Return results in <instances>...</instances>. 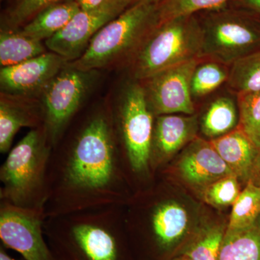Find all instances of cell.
<instances>
[{
  "label": "cell",
  "instance_id": "6da1fadb",
  "mask_svg": "<svg viewBox=\"0 0 260 260\" xmlns=\"http://www.w3.org/2000/svg\"><path fill=\"white\" fill-rule=\"evenodd\" d=\"M78 121L51 150L47 218L125 206L131 199L110 108L95 109Z\"/></svg>",
  "mask_w": 260,
  "mask_h": 260
},
{
  "label": "cell",
  "instance_id": "7a4b0ae2",
  "mask_svg": "<svg viewBox=\"0 0 260 260\" xmlns=\"http://www.w3.org/2000/svg\"><path fill=\"white\" fill-rule=\"evenodd\" d=\"M124 206L47 217L44 225L54 260H123Z\"/></svg>",
  "mask_w": 260,
  "mask_h": 260
},
{
  "label": "cell",
  "instance_id": "3957f363",
  "mask_svg": "<svg viewBox=\"0 0 260 260\" xmlns=\"http://www.w3.org/2000/svg\"><path fill=\"white\" fill-rule=\"evenodd\" d=\"M158 23V3H135L103 27L83 55L68 64L85 71L129 64Z\"/></svg>",
  "mask_w": 260,
  "mask_h": 260
},
{
  "label": "cell",
  "instance_id": "277c9868",
  "mask_svg": "<svg viewBox=\"0 0 260 260\" xmlns=\"http://www.w3.org/2000/svg\"><path fill=\"white\" fill-rule=\"evenodd\" d=\"M51 150L43 126L30 129L10 149L0 167V201L28 209H45Z\"/></svg>",
  "mask_w": 260,
  "mask_h": 260
},
{
  "label": "cell",
  "instance_id": "5b68a950",
  "mask_svg": "<svg viewBox=\"0 0 260 260\" xmlns=\"http://www.w3.org/2000/svg\"><path fill=\"white\" fill-rule=\"evenodd\" d=\"M111 112L121 164L130 186L133 183L148 182L153 176L150 158L155 116L142 83L133 80L126 84Z\"/></svg>",
  "mask_w": 260,
  "mask_h": 260
},
{
  "label": "cell",
  "instance_id": "8992f818",
  "mask_svg": "<svg viewBox=\"0 0 260 260\" xmlns=\"http://www.w3.org/2000/svg\"><path fill=\"white\" fill-rule=\"evenodd\" d=\"M203 34L196 15L158 24L129 63L133 80L143 81L162 70L203 59Z\"/></svg>",
  "mask_w": 260,
  "mask_h": 260
},
{
  "label": "cell",
  "instance_id": "52a82bcc",
  "mask_svg": "<svg viewBox=\"0 0 260 260\" xmlns=\"http://www.w3.org/2000/svg\"><path fill=\"white\" fill-rule=\"evenodd\" d=\"M203 59L231 66L260 49V23L252 14L226 6L203 12Z\"/></svg>",
  "mask_w": 260,
  "mask_h": 260
},
{
  "label": "cell",
  "instance_id": "ba28073f",
  "mask_svg": "<svg viewBox=\"0 0 260 260\" xmlns=\"http://www.w3.org/2000/svg\"><path fill=\"white\" fill-rule=\"evenodd\" d=\"M97 71H85L67 64L40 98L44 129L52 148L78 115L96 81Z\"/></svg>",
  "mask_w": 260,
  "mask_h": 260
},
{
  "label": "cell",
  "instance_id": "9c48e42d",
  "mask_svg": "<svg viewBox=\"0 0 260 260\" xmlns=\"http://www.w3.org/2000/svg\"><path fill=\"white\" fill-rule=\"evenodd\" d=\"M45 209H28L0 201V239L25 260H54L44 239Z\"/></svg>",
  "mask_w": 260,
  "mask_h": 260
},
{
  "label": "cell",
  "instance_id": "30bf717a",
  "mask_svg": "<svg viewBox=\"0 0 260 260\" xmlns=\"http://www.w3.org/2000/svg\"><path fill=\"white\" fill-rule=\"evenodd\" d=\"M133 4V0H107L93 9L80 10L62 30L44 42L46 47L68 62L75 61L83 55L103 27Z\"/></svg>",
  "mask_w": 260,
  "mask_h": 260
},
{
  "label": "cell",
  "instance_id": "8fae6325",
  "mask_svg": "<svg viewBox=\"0 0 260 260\" xmlns=\"http://www.w3.org/2000/svg\"><path fill=\"white\" fill-rule=\"evenodd\" d=\"M203 59H192L172 67L140 82L154 116L194 114L191 80Z\"/></svg>",
  "mask_w": 260,
  "mask_h": 260
},
{
  "label": "cell",
  "instance_id": "7c38bea8",
  "mask_svg": "<svg viewBox=\"0 0 260 260\" xmlns=\"http://www.w3.org/2000/svg\"><path fill=\"white\" fill-rule=\"evenodd\" d=\"M68 63L62 56L48 51L20 64L1 68V93L40 99L48 85Z\"/></svg>",
  "mask_w": 260,
  "mask_h": 260
},
{
  "label": "cell",
  "instance_id": "4fadbf2b",
  "mask_svg": "<svg viewBox=\"0 0 260 260\" xmlns=\"http://www.w3.org/2000/svg\"><path fill=\"white\" fill-rule=\"evenodd\" d=\"M145 203L137 207L152 242L161 252L172 251L190 234L189 213L174 200L152 198Z\"/></svg>",
  "mask_w": 260,
  "mask_h": 260
},
{
  "label": "cell",
  "instance_id": "5bb4252c",
  "mask_svg": "<svg viewBox=\"0 0 260 260\" xmlns=\"http://www.w3.org/2000/svg\"><path fill=\"white\" fill-rule=\"evenodd\" d=\"M200 123L195 114L157 116L154 121L150 165L152 173L170 161L181 150L198 138Z\"/></svg>",
  "mask_w": 260,
  "mask_h": 260
},
{
  "label": "cell",
  "instance_id": "9a60e30c",
  "mask_svg": "<svg viewBox=\"0 0 260 260\" xmlns=\"http://www.w3.org/2000/svg\"><path fill=\"white\" fill-rule=\"evenodd\" d=\"M175 171L181 180L199 192L212 183L234 174L210 140L198 137L181 152Z\"/></svg>",
  "mask_w": 260,
  "mask_h": 260
},
{
  "label": "cell",
  "instance_id": "2e32d148",
  "mask_svg": "<svg viewBox=\"0 0 260 260\" xmlns=\"http://www.w3.org/2000/svg\"><path fill=\"white\" fill-rule=\"evenodd\" d=\"M44 125L40 99H25L0 93V152H9L19 130Z\"/></svg>",
  "mask_w": 260,
  "mask_h": 260
},
{
  "label": "cell",
  "instance_id": "e0dca14e",
  "mask_svg": "<svg viewBox=\"0 0 260 260\" xmlns=\"http://www.w3.org/2000/svg\"><path fill=\"white\" fill-rule=\"evenodd\" d=\"M210 141L239 180H250L259 148L240 128Z\"/></svg>",
  "mask_w": 260,
  "mask_h": 260
},
{
  "label": "cell",
  "instance_id": "ac0fdd59",
  "mask_svg": "<svg viewBox=\"0 0 260 260\" xmlns=\"http://www.w3.org/2000/svg\"><path fill=\"white\" fill-rule=\"evenodd\" d=\"M80 10L75 0L51 5L18 30L26 37L45 42L62 30Z\"/></svg>",
  "mask_w": 260,
  "mask_h": 260
},
{
  "label": "cell",
  "instance_id": "d6986e66",
  "mask_svg": "<svg viewBox=\"0 0 260 260\" xmlns=\"http://www.w3.org/2000/svg\"><path fill=\"white\" fill-rule=\"evenodd\" d=\"M218 260H260V216L249 226L227 228Z\"/></svg>",
  "mask_w": 260,
  "mask_h": 260
},
{
  "label": "cell",
  "instance_id": "ffe728a7",
  "mask_svg": "<svg viewBox=\"0 0 260 260\" xmlns=\"http://www.w3.org/2000/svg\"><path fill=\"white\" fill-rule=\"evenodd\" d=\"M227 225L207 224L190 233L181 244L179 254L189 260H218Z\"/></svg>",
  "mask_w": 260,
  "mask_h": 260
},
{
  "label": "cell",
  "instance_id": "44dd1931",
  "mask_svg": "<svg viewBox=\"0 0 260 260\" xmlns=\"http://www.w3.org/2000/svg\"><path fill=\"white\" fill-rule=\"evenodd\" d=\"M237 104L232 98L220 96L214 99L199 121L200 129L209 140L230 133L239 125Z\"/></svg>",
  "mask_w": 260,
  "mask_h": 260
},
{
  "label": "cell",
  "instance_id": "7402d4cb",
  "mask_svg": "<svg viewBox=\"0 0 260 260\" xmlns=\"http://www.w3.org/2000/svg\"><path fill=\"white\" fill-rule=\"evenodd\" d=\"M48 51L45 43L26 37L18 30L0 32L1 68L20 64Z\"/></svg>",
  "mask_w": 260,
  "mask_h": 260
},
{
  "label": "cell",
  "instance_id": "603a6c76",
  "mask_svg": "<svg viewBox=\"0 0 260 260\" xmlns=\"http://www.w3.org/2000/svg\"><path fill=\"white\" fill-rule=\"evenodd\" d=\"M227 83L237 95L260 90V49L231 65Z\"/></svg>",
  "mask_w": 260,
  "mask_h": 260
},
{
  "label": "cell",
  "instance_id": "cb8c5ba5",
  "mask_svg": "<svg viewBox=\"0 0 260 260\" xmlns=\"http://www.w3.org/2000/svg\"><path fill=\"white\" fill-rule=\"evenodd\" d=\"M232 206L227 228L242 229L254 223L260 216V185L248 181Z\"/></svg>",
  "mask_w": 260,
  "mask_h": 260
},
{
  "label": "cell",
  "instance_id": "d4e9b609",
  "mask_svg": "<svg viewBox=\"0 0 260 260\" xmlns=\"http://www.w3.org/2000/svg\"><path fill=\"white\" fill-rule=\"evenodd\" d=\"M226 65L203 59L195 68L191 80V92L194 100L209 95L229 79Z\"/></svg>",
  "mask_w": 260,
  "mask_h": 260
},
{
  "label": "cell",
  "instance_id": "484cf974",
  "mask_svg": "<svg viewBox=\"0 0 260 260\" xmlns=\"http://www.w3.org/2000/svg\"><path fill=\"white\" fill-rule=\"evenodd\" d=\"M233 0H160L158 3V24L184 15L218 9Z\"/></svg>",
  "mask_w": 260,
  "mask_h": 260
},
{
  "label": "cell",
  "instance_id": "4316f807",
  "mask_svg": "<svg viewBox=\"0 0 260 260\" xmlns=\"http://www.w3.org/2000/svg\"><path fill=\"white\" fill-rule=\"evenodd\" d=\"M69 0H18L2 17L1 30H16L51 5Z\"/></svg>",
  "mask_w": 260,
  "mask_h": 260
},
{
  "label": "cell",
  "instance_id": "83f0119b",
  "mask_svg": "<svg viewBox=\"0 0 260 260\" xmlns=\"http://www.w3.org/2000/svg\"><path fill=\"white\" fill-rule=\"evenodd\" d=\"M237 95L239 114L238 127L260 149V90Z\"/></svg>",
  "mask_w": 260,
  "mask_h": 260
},
{
  "label": "cell",
  "instance_id": "f1b7e54d",
  "mask_svg": "<svg viewBox=\"0 0 260 260\" xmlns=\"http://www.w3.org/2000/svg\"><path fill=\"white\" fill-rule=\"evenodd\" d=\"M239 181L235 174H231L207 186L200 191V197L205 203L214 208L231 206L240 194Z\"/></svg>",
  "mask_w": 260,
  "mask_h": 260
},
{
  "label": "cell",
  "instance_id": "f546056e",
  "mask_svg": "<svg viewBox=\"0 0 260 260\" xmlns=\"http://www.w3.org/2000/svg\"><path fill=\"white\" fill-rule=\"evenodd\" d=\"M230 4L233 8L260 16V0H233Z\"/></svg>",
  "mask_w": 260,
  "mask_h": 260
},
{
  "label": "cell",
  "instance_id": "4dcf8cb0",
  "mask_svg": "<svg viewBox=\"0 0 260 260\" xmlns=\"http://www.w3.org/2000/svg\"><path fill=\"white\" fill-rule=\"evenodd\" d=\"M79 5L80 10H85L93 9L100 6L107 0H75Z\"/></svg>",
  "mask_w": 260,
  "mask_h": 260
},
{
  "label": "cell",
  "instance_id": "1f68e13d",
  "mask_svg": "<svg viewBox=\"0 0 260 260\" xmlns=\"http://www.w3.org/2000/svg\"><path fill=\"white\" fill-rule=\"evenodd\" d=\"M249 181L260 185V149H259L257 155H256L252 173H251V179Z\"/></svg>",
  "mask_w": 260,
  "mask_h": 260
},
{
  "label": "cell",
  "instance_id": "d6a6232c",
  "mask_svg": "<svg viewBox=\"0 0 260 260\" xmlns=\"http://www.w3.org/2000/svg\"><path fill=\"white\" fill-rule=\"evenodd\" d=\"M0 260H16L11 257L5 250L3 246L0 247Z\"/></svg>",
  "mask_w": 260,
  "mask_h": 260
},
{
  "label": "cell",
  "instance_id": "836d02e7",
  "mask_svg": "<svg viewBox=\"0 0 260 260\" xmlns=\"http://www.w3.org/2000/svg\"><path fill=\"white\" fill-rule=\"evenodd\" d=\"M170 260H189L186 256L181 255V254H177V256H174Z\"/></svg>",
  "mask_w": 260,
  "mask_h": 260
},
{
  "label": "cell",
  "instance_id": "e575fe53",
  "mask_svg": "<svg viewBox=\"0 0 260 260\" xmlns=\"http://www.w3.org/2000/svg\"><path fill=\"white\" fill-rule=\"evenodd\" d=\"M133 1H134V3H138V2H139V1H143V0H133ZM148 1H151V2H154V3H159V2L160 1V0H148Z\"/></svg>",
  "mask_w": 260,
  "mask_h": 260
}]
</instances>
